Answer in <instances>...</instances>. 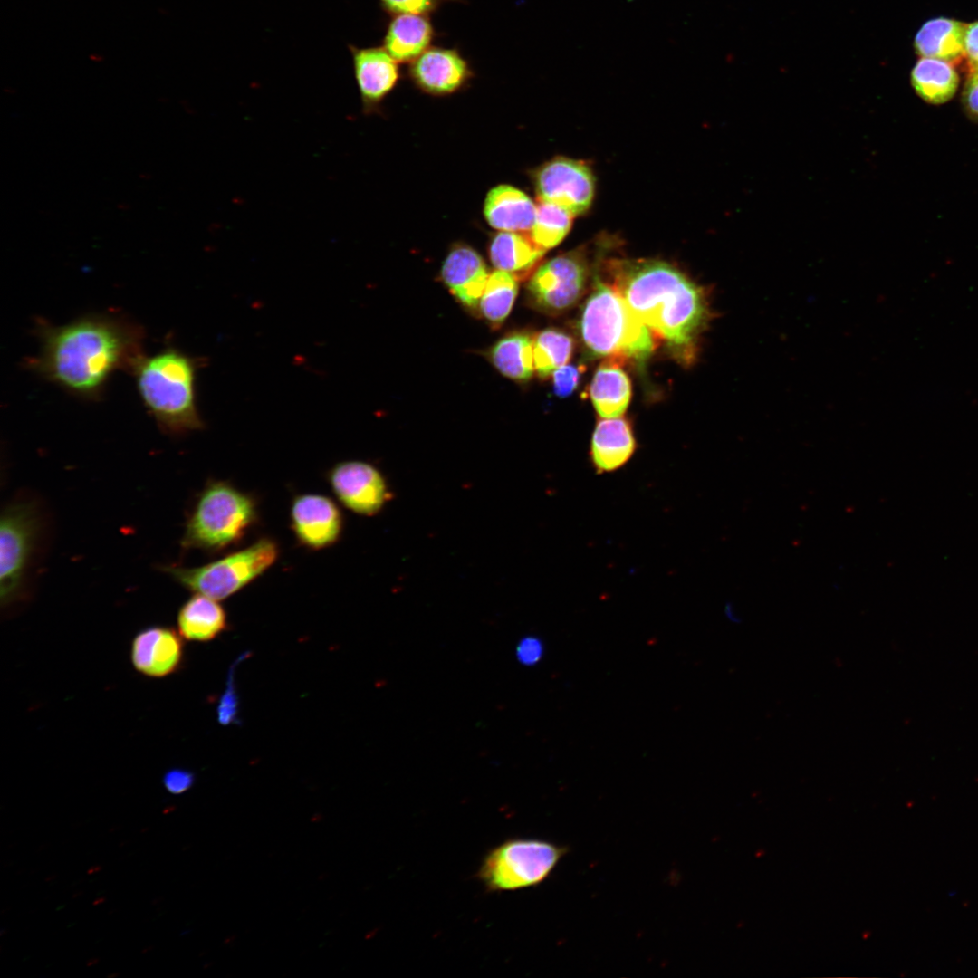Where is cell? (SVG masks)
Here are the masks:
<instances>
[{
    "mask_svg": "<svg viewBox=\"0 0 978 978\" xmlns=\"http://www.w3.org/2000/svg\"><path fill=\"white\" fill-rule=\"evenodd\" d=\"M41 346L30 366L40 376L82 398L101 397L119 369L131 373L144 356V331L129 320L88 314L63 325H40Z\"/></svg>",
    "mask_w": 978,
    "mask_h": 978,
    "instance_id": "cell-1",
    "label": "cell"
},
{
    "mask_svg": "<svg viewBox=\"0 0 978 978\" xmlns=\"http://www.w3.org/2000/svg\"><path fill=\"white\" fill-rule=\"evenodd\" d=\"M610 284L634 313L675 352L691 357L710 319L704 290L671 264L656 260H612Z\"/></svg>",
    "mask_w": 978,
    "mask_h": 978,
    "instance_id": "cell-2",
    "label": "cell"
},
{
    "mask_svg": "<svg viewBox=\"0 0 978 978\" xmlns=\"http://www.w3.org/2000/svg\"><path fill=\"white\" fill-rule=\"evenodd\" d=\"M196 373V360L175 348L144 355L131 371L144 406L168 435L204 427L197 407Z\"/></svg>",
    "mask_w": 978,
    "mask_h": 978,
    "instance_id": "cell-3",
    "label": "cell"
},
{
    "mask_svg": "<svg viewBox=\"0 0 978 978\" xmlns=\"http://www.w3.org/2000/svg\"><path fill=\"white\" fill-rule=\"evenodd\" d=\"M260 522L256 496L225 480L209 479L187 514L182 551L217 554L240 544Z\"/></svg>",
    "mask_w": 978,
    "mask_h": 978,
    "instance_id": "cell-4",
    "label": "cell"
},
{
    "mask_svg": "<svg viewBox=\"0 0 978 978\" xmlns=\"http://www.w3.org/2000/svg\"><path fill=\"white\" fill-rule=\"evenodd\" d=\"M580 331L594 357L643 362L655 349L648 327L610 283L599 279L582 308Z\"/></svg>",
    "mask_w": 978,
    "mask_h": 978,
    "instance_id": "cell-5",
    "label": "cell"
},
{
    "mask_svg": "<svg viewBox=\"0 0 978 978\" xmlns=\"http://www.w3.org/2000/svg\"><path fill=\"white\" fill-rule=\"evenodd\" d=\"M280 545L270 536L197 567H161L172 580L193 593L223 600L264 574L277 561Z\"/></svg>",
    "mask_w": 978,
    "mask_h": 978,
    "instance_id": "cell-6",
    "label": "cell"
},
{
    "mask_svg": "<svg viewBox=\"0 0 978 978\" xmlns=\"http://www.w3.org/2000/svg\"><path fill=\"white\" fill-rule=\"evenodd\" d=\"M567 849L533 838H513L492 849L484 858L477 878L487 891H515L542 883Z\"/></svg>",
    "mask_w": 978,
    "mask_h": 978,
    "instance_id": "cell-7",
    "label": "cell"
},
{
    "mask_svg": "<svg viewBox=\"0 0 978 978\" xmlns=\"http://www.w3.org/2000/svg\"><path fill=\"white\" fill-rule=\"evenodd\" d=\"M43 529L34 501L8 503L0 519V596L2 608H11L25 595L26 583Z\"/></svg>",
    "mask_w": 978,
    "mask_h": 978,
    "instance_id": "cell-8",
    "label": "cell"
},
{
    "mask_svg": "<svg viewBox=\"0 0 978 978\" xmlns=\"http://www.w3.org/2000/svg\"><path fill=\"white\" fill-rule=\"evenodd\" d=\"M588 276L587 262L580 254L555 256L541 264L531 275L526 287L529 300L543 312H561L581 297Z\"/></svg>",
    "mask_w": 978,
    "mask_h": 978,
    "instance_id": "cell-9",
    "label": "cell"
},
{
    "mask_svg": "<svg viewBox=\"0 0 978 978\" xmlns=\"http://www.w3.org/2000/svg\"><path fill=\"white\" fill-rule=\"evenodd\" d=\"M538 199L557 205L573 216L591 205L595 179L586 163L558 157L543 164L535 174Z\"/></svg>",
    "mask_w": 978,
    "mask_h": 978,
    "instance_id": "cell-10",
    "label": "cell"
},
{
    "mask_svg": "<svg viewBox=\"0 0 978 978\" xmlns=\"http://www.w3.org/2000/svg\"><path fill=\"white\" fill-rule=\"evenodd\" d=\"M326 478L340 503L360 515L378 513L389 499L383 475L367 462H339L328 470Z\"/></svg>",
    "mask_w": 978,
    "mask_h": 978,
    "instance_id": "cell-11",
    "label": "cell"
},
{
    "mask_svg": "<svg viewBox=\"0 0 978 978\" xmlns=\"http://www.w3.org/2000/svg\"><path fill=\"white\" fill-rule=\"evenodd\" d=\"M290 527L301 546L320 551L340 540L344 517L338 504L329 496L300 494L291 503Z\"/></svg>",
    "mask_w": 978,
    "mask_h": 978,
    "instance_id": "cell-12",
    "label": "cell"
},
{
    "mask_svg": "<svg viewBox=\"0 0 978 978\" xmlns=\"http://www.w3.org/2000/svg\"><path fill=\"white\" fill-rule=\"evenodd\" d=\"M469 62L457 48L431 46L408 66V76L426 93L436 96L461 90L473 77Z\"/></svg>",
    "mask_w": 978,
    "mask_h": 978,
    "instance_id": "cell-13",
    "label": "cell"
},
{
    "mask_svg": "<svg viewBox=\"0 0 978 978\" xmlns=\"http://www.w3.org/2000/svg\"><path fill=\"white\" fill-rule=\"evenodd\" d=\"M184 646L181 635L165 626H150L136 634L131 642L130 660L139 674L161 678L181 666Z\"/></svg>",
    "mask_w": 978,
    "mask_h": 978,
    "instance_id": "cell-14",
    "label": "cell"
},
{
    "mask_svg": "<svg viewBox=\"0 0 978 978\" xmlns=\"http://www.w3.org/2000/svg\"><path fill=\"white\" fill-rule=\"evenodd\" d=\"M353 72L365 110L376 108L395 88L400 71L398 62L381 46L349 44Z\"/></svg>",
    "mask_w": 978,
    "mask_h": 978,
    "instance_id": "cell-15",
    "label": "cell"
},
{
    "mask_svg": "<svg viewBox=\"0 0 978 978\" xmlns=\"http://www.w3.org/2000/svg\"><path fill=\"white\" fill-rule=\"evenodd\" d=\"M637 449L629 421L624 417L599 420L592 433L590 460L596 473H612L625 466Z\"/></svg>",
    "mask_w": 978,
    "mask_h": 978,
    "instance_id": "cell-16",
    "label": "cell"
},
{
    "mask_svg": "<svg viewBox=\"0 0 978 978\" xmlns=\"http://www.w3.org/2000/svg\"><path fill=\"white\" fill-rule=\"evenodd\" d=\"M488 276L483 258L467 245L452 248L441 270L442 280L450 292L469 309L478 307Z\"/></svg>",
    "mask_w": 978,
    "mask_h": 978,
    "instance_id": "cell-17",
    "label": "cell"
},
{
    "mask_svg": "<svg viewBox=\"0 0 978 978\" xmlns=\"http://www.w3.org/2000/svg\"><path fill=\"white\" fill-rule=\"evenodd\" d=\"M436 30L428 15L390 16L382 46L398 62L410 63L432 46Z\"/></svg>",
    "mask_w": 978,
    "mask_h": 978,
    "instance_id": "cell-18",
    "label": "cell"
},
{
    "mask_svg": "<svg viewBox=\"0 0 978 978\" xmlns=\"http://www.w3.org/2000/svg\"><path fill=\"white\" fill-rule=\"evenodd\" d=\"M489 225L501 231L530 233L536 219L537 206L523 191L509 186L494 187L484 202Z\"/></svg>",
    "mask_w": 978,
    "mask_h": 978,
    "instance_id": "cell-19",
    "label": "cell"
},
{
    "mask_svg": "<svg viewBox=\"0 0 978 978\" xmlns=\"http://www.w3.org/2000/svg\"><path fill=\"white\" fill-rule=\"evenodd\" d=\"M966 24L950 18L927 21L916 34L914 46L921 57L944 61L953 65L965 58Z\"/></svg>",
    "mask_w": 978,
    "mask_h": 978,
    "instance_id": "cell-20",
    "label": "cell"
},
{
    "mask_svg": "<svg viewBox=\"0 0 978 978\" xmlns=\"http://www.w3.org/2000/svg\"><path fill=\"white\" fill-rule=\"evenodd\" d=\"M546 251L537 245L529 233L502 231L489 245V257L497 270L523 280L537 265Z\"/></svg>",
    "mask_w": 978,
    "mask_h": 978,
    "instance_id": "cell-21",
    "label": "cell"
},
{
    "mask_svg": "<svg viewBox=\"0 0 978 978\" xmlns=\"http://www.w3.org/2000/svg\"><path fill=\"white\" fill-rule=\"evenodd\" d=\"M589 393L597 413L603 418L621 417L631 397V384L618 360H608L597 369Z\"/></svg>",
    "mask_w": 978,
    "mask_h": 978,
    "instance_id": "cell-22",
    "label": "cell"
},
{
    "mask_svg": "<svg viewBox=\"0 0 978 978\" xmlns=\"http://www.w3.org/2000/svg\"><path fill=\"white\" fill-rule=\"evenodd\" d=\"M178 633L187 640L209 641L227 626V616L218 600L194 593L179 609Z\"/></svg>",
    "mask_w": 978,
    "mask_h": 978,
    "instance_id": "cell-23",
    "label": "cell"
},
{
    "mask_svg": "<svg viewBox=\"0 0 978 978\" xmlns=\"http://www.w3.org/2000/svg\"><path fill=\"white\" fill-rule=\"evenodd\" d=\"M533 336L525 331H513L498 340L488 350L493 366L504 377L525 383L533 375Z\"/></svg>",
    "mask_w": 978,
    "mask_h": 978,
    "instance_id": "cell-24",
    "label": "cell"
},
{
    "mask_svg": "<svg viewBox=\"0 0 978 978\" xmlns=\"http://www.w3.org/2000/svg\"><path fill=\"white\" fill-rule=\"evenodd\" d=\"M916 92L926 102L941 104L954 95L959 76L953 64L934 58L922 57L911 72Z\"/></svg>",
    "mask_w": 978,
    "mask_h": 978,
    "instance_id": "cell-25",
    "label": "cell"
},
{
    "mask_svg": "<svg viewBox=\"0 0 978 978\" xmlns=\"http://www.w3.org/2000/svg\"><path fill=\"white\" fill-rule=\"evenodd\" d=\"M518 293L517 279L495 270L489 274L479 301V312L493 328L500 327L510 314Z\"/></svg>",
    "mask_w": 978,
    "mask_h": 978,
    "instance_id": "cell-26",
    "label": "cell"
},
{
    "mask_svg": "<svg viewBox=\"0 0 978 978\" xmlns=\"http://www.w3.org/2000/svg\"><path fill=\"white\" fill-rule=\"evenodd\" d=\"M572 350L573 340L567 333L554 328L539 332L533 341V365L538 377L546 379L567 364Z\"/></svg>",
    "mask_w": 978,
    "mask_h": 978,
    "instance_id": "cell-27",
    "label": "cell"
},
{
    "mask_svg": "<svg viewBox=\"0 0 978 978\" xmlns=\"http://www.w3.org/2000/svg\"><path fill=\"white\" fill-rule=\"evenodd\" d=\"M573 216L557 205L538 199L535 223L529 235L537 245L546 251L556 246L567 235Z\"/></svg>",
    "mask_w": 978,
    "mask_h": 978,
    "instance_id": "cell-28",
    "label": "cell"
},
{
    "mask_svg": "<svg viewBox=\"0 0 978 978\" xmlns=\"http://www.w3.org/2000/svg\"><path fill=\"white\" fill-rule=\"evenodd\" d=\"M450 0H379L383 12L390 16L398 14L430 15Z\"/></svg>",
    "mask_w": 978,
    "mask_h": 978,
    "instance_id": "cell-29",
    "label": "cell"
},
{
    "mask_svg": "<svg viewBox=\"0 0 978 978\" xmlns=\"http://www.w3.org/2000/svg\"><path fill=\"white\" fill-rule=\"evenodd\" d=\"M582 368L575 365H563L552 373L553 391L559 398L571 395L578 388Z\"/></svg>",
    "mask_w": 978,
    "mask_h": 978,
    "instance_id": "cell-30",
    "label": "cell"
},
{
    "mask_svg": "<svg viewBox=\"0 0 978 978\" xmlns=\"http://www.w3.org/2000/svg\"><path fill=\"white\" fill-rule=\"evenodd\" d=\"M962 101L966 113L978 121V65H970L963 90Z\"/></svg>",
    "mask_w": 978,
    "mask_h": 978,
    "instance_id": "cell-31",
    "label": "cell"
},
{
    "mask_svg": "<svg viewBox=\"0 0 978 978\" xmlns=\"http://www.w3.org/2000/svg\"><path fill=\"white\" fill-rule=\"evenodd\" d=\"M162 781L168 792L177 795L187 791L192 787L195 781V775L188 770L173 768L165 772Z\"/></svg>",
    "mask_w": 978,
    "mask_h": 978,
    "instance_id": "cell-32",
    "label": "cell"
},
{
    "mask_svg": "<svg viewBox=\"0 0 978 978\" xmlns=\"http://www.w3.org/2000/svg\"><path fill=\"white\" fill-rule=\"evenodd\" d=\"M233 676L230 675L227 688L223 695L217 706L218 721L222 724H229L235 721L238 712V700L233 686Z\"/></svg>",
    "mask_w": 978,
    "mask_h": 978,
    "instance_id": "cell-33",
    "label": "cell"
},
{
    "mask_svg": "<svg viewBox=\"0 0 978 978\" xmlns=\"http://www.w3.org/2000/svg\"><path fill=\"white\" fill-rule=\"evenodd\" d=\"M542 651L540 640L535 638H526L517 647V657L522 663L532 665L542 657Z\"/></svg>",
    "mask_w": 978,
    "mask_h": 978,
    "instance_id": "cell-34",
    "label": "cell"
},
{
    "mask_svg": "<svg viewBox=\"0 0 978 978\" xmlns=\"http://www.w3.org/2000/svg\"><path fill=\"white\" fill-rule=\"evenodd\" d=\"M964 51L969 65H978V21L966 24Z\"/></svg>",
    "mask_w": 978,
    "mask_h": 978,
    "instance_id": "cell-35",
    "label": "cell"
},
{
    "mask_svg": "<svg viewBox=\"0 0 978 978\" xmlns=\"http://www.w3.org/2000/svg\"><path fill=\"white\" fill-rule=\"evenodd\" d=\"M91 58L92 60H95V61H96V60H101V56H98V55H96V54H93L92 56H91Z\"/></svg>",
    "mask_w": 978,
    "mask_h": 978,
    "instance_id": "cell-36",
    "label": "cell"
}]
</instances>
